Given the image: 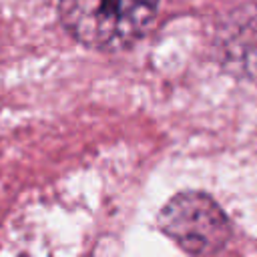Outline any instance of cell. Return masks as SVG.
I'll use <instances>...</instances> for the list:
<instances>
[{
	"label": "cell",
	"instance_id": "1",
	"mask_svg": "<svg viewBox=\"0 0 257 257\" xmlns=\"http://www.w3.org/2000/svg\"><path fill=\"white\" fill-rule=\"evenodd\" d=\"M60 20L74 40L100 52H116L151 26L159 0H60Z\"/></svg>",
	"mask_w": 257,
	"mask_h": 257
},
{
	"label": "cell",
	"instance_id": "2",
	"mask_svg": "<svg viewBox=\"0 0 257 257\" xmlns=\"http://www.w3.org/2000/svg\"><path fill=\"white\" fill-rule=\"evenodd\" d=\"M161 231L193 257L221 251L231 237V223L217 201L201 191L175 195L159 213Z\"/></svg>",
	"mask_w": 257,
	"mask_h": 257
}]
</instances>
